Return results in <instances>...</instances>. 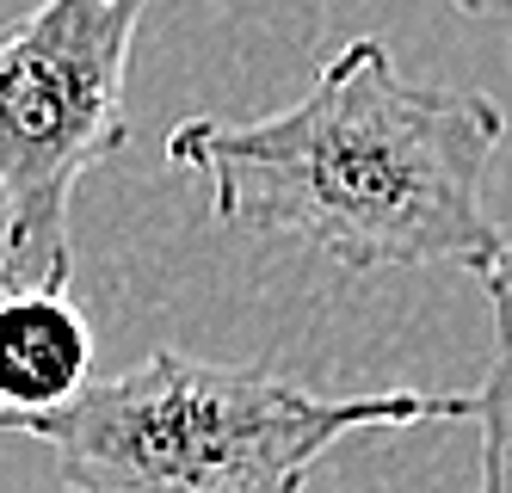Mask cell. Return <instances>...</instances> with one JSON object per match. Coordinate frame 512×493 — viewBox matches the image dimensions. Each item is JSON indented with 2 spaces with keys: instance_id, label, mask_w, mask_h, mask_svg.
I'll return each mask as SVG.
<instances>
[{
  "instance_id": "obj_1",
  "label": "cell",
  "mask_w": 512,
  "mask_h": 493,
  "mask_svg": "<svg viewBox=\"0 0 512 493\" xmlns=\"http://www.w3.org/2000/svg\"><path fill=\"white\" fill-rule=\"evenodd\" d=\"M506 142L488 93L414 87L383 37H352L315 87L272 118H192L167 161L198 173L210 216L241 235H284L346 272L457 265L488 278L506 235L482 210V179Z\"/></svg>"
},
{
  "instance_id": "obj_2",
  "label": "cell",
  "mask_w": 512,
  "mask_h": 493,
  "mask_svg": "<svg viewBox=\"0 0 512 493\" xmlns=\"http://www.w3.org/2000/svg\"><path fill=\"white\" fill-rule=\"evenodd\" d=\"M420 420H475V395H321L155 346L124 376H87L62 407L7 413L0 438L50 444L75 493H297L340 438Z\"/></svg>"
},
{
  "instance_id": "obj_3",
  "label": "cell",
  "mask_w": 512,
  "mask_h": 493,
  "mask_svg": "<svg viewBox=\"0 0 512 493\" xmlns=\"http://www.w3.org/2000/svg\"><path fill=\"white\" fill-rule=\"evenodd\" d=\"M149 0H38L0 31V290L75 278L81 179L130 142L124 68Z\"/></svg>"
},
{
  "instance_id": "obj_4",
  "label": "cell",
  "mask_w": 512,
  "mask_h": 493,
  "mask_svg": "<svg viewBox=\"0 0 512 493\" xmlns=\"http://www.w3.org/2000/svg\"><path fill=\"white\" fill-rule=\"evenodd\" d=\"M87 364L93 333L62 290H0V420L62 407Z\"/></svg>"
},
{
  "instance_id": "obj_5",
  "label": "cell",
  "mask_w": 512,
  "mask_h": 493,
  "mask_svg": "<svg viewBox=\"0 0 512 493\" xmlns=\"http://www.w3.org/2000/svg\"><path fill=\"white\" fill-rule=\"evenodd\" d=\"M475 420H482V493H512V321L500 327L488 383L475 389Z\"/></svg>"
},
{
  "instance_id": "obj_6",
  "label": "cell",
  "mask_w": 512,
  "mask_h": 493,
  "mask_svg": "<svg viewBox=\"0 0 512 493\" xmlns=\"http://www.w3.org/2000/svg\"><path fill=\"white\" fill-rule=\"evenodd\" d=\"M482 290H488V302H494V327H506V321H512V247H500V259L488 265Z\"/></svg>"
},
{
  "instance_id": "obj_7",
  "label": "cell",
  "mask_w": 512,
  "mask_h": 493,
  "mask_svg": "<svg viewBox=\"0 0 512 493\" xmlns=\"http://www.w3.org/2000/svg\"><path fill=\"white\" fill-rule=\"evenodd\" d=\"M457 13H469V19H512V0H457Z\"/></svg>"
}]
</instances>
